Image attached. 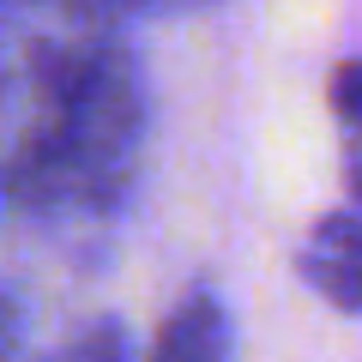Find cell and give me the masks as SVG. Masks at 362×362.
I'll list each match as a JSON object with an SVG mask.
<instances>
[{"mask_svg": "<svg viewBox=\"0 0 362 362\" xmlns=\"http://www.w3.org/2000/svg\"><path fill=\"white\" fill-rule=\"evenodd\" d=\"M6 206L37 230H103L139 187L151 90L127 25L0 6Z\"/></svg>", "mask_w": 362, "mask_h": 362, "instance_id": "obj_1", "label": "cell"}, {"mask_svg": "<svg viewBox=\"0 0 362 362\" xmlns=\"http://www.w3.org/2000/svg\"><path fill=\"white\" fill-rule=\"evenodd\" d=\"M296 272L320 302L338 314H362V206H332L320 211L308 247H302Z\"/></svg>", "mask_w": 362, "mask_h": 362, "instance_id": "obj_2", "label": "cell"}, {"mask_svg": "<svg viewBox=\"0 0 362 362\" xmlns=\"http://www.w3.org/2000/svg\"><path fill=\"white\" fill-rule=\"evenodd\" d=\"M230 350H235V326L223 314L218 290H206V284L187 290L151 338V362H223Z\"/></svg>", "mask_w": 362, "mask_h": 362, "instance_id": "obj_3", "label": "cell"}, {"mask_svg": "<svg viewBox=\"0 0 362 362\" xmlns=\"http://www.w3.org/2000/svg\"><path fill=\"white\" fill-rule=\"evenodd\" d=\"M326 103H332V121L344 133V151H362V54H344L326 78Z\"/></svg>", "mask_w": 362, "mask_h": 362, "instance_id": "obj_4", "label": "cell"}, {"mask_svg": "<svg viewBox=\"0 0 362 362\" xmlns=\"http://www.w3.org/2000/svg\"><path fill=\"white\" fill-rule=\"evenodd\" d=\"M199 6H223V0H115V13L127 25H139V18H181V13H199Z\"/></svg>", "mask_w": 362, "mask_h": 362, "instance_id": "obj_5", "label": "cell"}, {"mask_svg": "<svg viewBox=\"0 0 362 362\" xmlns=\"http://www.w3.org/2000/svg\"><path fill=\"white\" fill-rule=\"evenodd\" d=\"M66 356H78V362L85 356H109L115 362V356H127V332H121V326H90V332H78L73 344H66Z\"/></svg>", "mask_w": 362, "mask_h": 362, "instance_id": "obj_6", "label": "cell"}, {"mask_svg": "<svg viewBox=\"0 0 362 362\" xmlns=\"http://www.w3.org/2000/svg\"><path fill=\"white\" fill-rule=\"evenodd\" d=\"M18 350H25V308L0 284V356H18Z\"/></svg>", "mask_w": 362, "mask_h": 362, "instance_id": "obj_7", "label": "cell"}, {"mask_svg": "<svg viewBox=\"0 0 362 362\" xmlns=\"http://www.w3.org/2000/svg\"><path fill=\"white\" fill-rule=\"evenodd\" d=\"M344 175H350V206H362V151H350V169H344Z\"/></svg>", "mask_w": 362, "mask_h": 362, "instance_id": "obj_8", "label": "cell"}, {"mask_svg": "<svg viewBox=\"0 0 362 362\" xmlns=\"http://www.w3.org/2000/svg\"><path fill=\"white\" fill-rule=\"evenodd\" d=\"M0 206H6V163H0Z\"/></svg>", "mask_w": 362, "mask_h": 362, "instance_id": "obj_9", "label": "cell"}]
</instances>
